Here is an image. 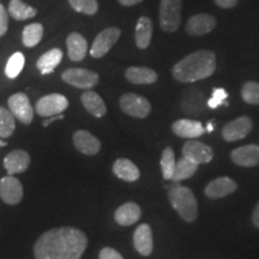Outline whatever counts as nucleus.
<instances>
[{"instance_id": "nucleus-1", "label": "nucleus", "mask_w": 259, "mask_h": 259, "mask_svg": "<svg viewBox=\"0 0 259 259\" xmlns=\"http://www.w3.org/2000/svg\"><path fill=\"white\" fill-rule=\"evenodd\" d=\"M88 246L85 233L74 227L45 232L34 245L35 259H80Z\"/></svg>"}, {"instance_id": "nucleus-2", "label": "nucleus", "mask_w": 259, "mask_h": 259, "mask_svg": "<svg viewBox=\"0 0 259 259\" xmlns=\"http://www.w3.org/2000/svg\"><path fill=\"white\" fill-rule=\"evenodd\" d=\"M215 70L216 54L209 50H199L178 61L171 69V74L178 82L193 83L208 78Z\"/></svg>"}, {"instance_id": "nucleus-3", "label": "nucleus", "mask_w": 259, "mask_h": 259, "mask_svg": "<svg viewBox=\"0 0 259 259\" xmlns=\"http://www.w3.org/2000/svg\"><path fill=\"white\" fill-rule=\"evenodd\" d=\"M168 199L173 209L187 223H192L198 218V202L189 187L176 185L168 192Z\"/></svg>"}, {"instance_id": "nucleus-4", "label": "nucleus", "mask_w": 259, "mask_h": 259, "mask_svg": "<svg viewBox=\"0 0 259 259\" xmlns=\"http://www.w3.org/2000/svg\"><path fill=\"white\" fill-rule=\"evenodd\" d=\"M181 0H161L160 27L166 32H176L180 27Z\"/></svg>"}, {"instance_id": "nucleus-5", "label": "nucleus", "mask_w": 259, "mask_h": 259, "mask_svg": "<svg viewBox=\"0 0 259 259\" xmlns=\"http://www.w3.org/2000/svg\"><path fill=\"white\" fill-rule=\"evenodd\" d=\"M119 106L126 114L138 119L147 118L151 112L150 102L145 97L134 93L124 94L119 100Z\"/></svg>"}, {"instance_id": "nucleus-6", "label": "nucleus", "mask_w": 259, "mask_h": 259, "mask_svg": "<svg viewBox=\"0 0 259 259\" xmlns=\"http://www.w3.org/2000/svg\"><path fill=\"white\" fill-rule=\"evenodd\" d=\"M69 107V100L61 94H50V95L42 96L36 103L35 111L38 115L48 116L59 115L66 111Z\"/></svg>"}, {"instance_id": "nucleus-7", "label": "nucleus", "mask_w": 259, "mask_h": 259, "mask_svg": "<svg viewBox=\"0 0 259 259\" xmlns=\"http://www.w3.org/2000/svg\"><path fill=\"white\" fill-rule=\"evenodd\" d=\"M61 78L65 83L78 89H92L100 80L99 74L85 69H69L64 71Z\"/></svg>"}, {"instance_id": "nucleus-8", "label": "nucleus", "mask_w": 259, "mask_h": 259, "mask_svg": "<svg viewBox=\"0 0 259 259\" xmlns=\"http://www.w3.org/2000/svg\"><path fill=\"white\" fill-rule=\"evenodd\" d=\"M120 35L121 30L115 27L107 28L105 30H102L97 35L92 48H90V56L95 58V59H100V58L105 57L111 51V48L116 44Z\"/></svg>"}, {"instance_id": "nucleus-9", "label": "nucleus", "mask_w": 259, "mask_h": 259, "mask_svg": "<svg viewBox=\"0 0 259 259\" xmlns=\"http://www.w3.org/2000/svg\"><path fill=\"white\" fill-rule=\"evenodd\" d=\"M181 111L190 116H198L204 112L205 105V97L202 90L198 88H187L181 94Z\"/></svg>"}, {"instance_id": "nucleus-10", "label": "nucleus", "mask_w": 259, "mask_h": 259, "mask_svg": "<svg viewBox=\"0 0 259 259\" xmlns=\"http://www.w3.org/2000/svg\"><path fill=\"white\" fill-rule=\"evenodd\" d=\"M10 112L22 124L29 125L34 119V108L30 105L29 97L24 93L14 94L8 100Z\"/></svg>"}, {"instance_id": "nucleus-11", "label": "nucleus", "mask_w": 259, "mask_h": 259, "mask_svg": "<svg viewBox=\"0 0 259 259\" xmlns=\"http://www.w3.org/2000/svg\"><path fill=\"white\" fill-rule=\"evenodd\" d=\"M253 127L250 116H239L234 120L227 122L222 128V137L226 142H236L250 135Z\"/></svg>"}, {"instance_id": "nucleus-12", "label": "nucleus", "mask_w": 259, "mask_h": 259, "mask_svg": "<svg viewBox=\"0 0 259 259\" xmlns=\"http://www.w3.org/2000/svg\"><path fill=\"white\" fill-rule=\"evenodd\" d=\"M23 186L17 178L6 176L0 180V198L9 205H16L23 198Z\"/></svg>"}, {"instance_id": "nucleus-13", "label": "nucleus", "mask_w": 259, "mask_h": 259, "mask_svg": "<svg viewBox=\"0 0 259 259\" xmlns=\"http://www.w3.org/2000/svg\"><path fill=\"white\" fill-rule=\"evenodd\" d=\"M183 156L192 160L198 164L209 163L213 158V151L211 147L198 141H187L181 149Z\"/></svg>"}, {"instance_id": "nucleus-14", "label": "nucleus", "mask_w": 259, "mask_h": 259, "mask_svg": "<svg viewBox=\"0 0 259 259\" xmlns=\"http://www.w3.org/2000/svg\"><path fill=\"white\" fill-rule=\"evenodd\" d=\"M216 18L208 14L194 15L191 17L186 23V32L191 36H203V35L209 34L215 29Z\"/></svg>"}, {"instance_id": "nucleus-15", "label": "nucleus", "mask_w": 259, "mask_h": 259, "mask_svg": "<svg viewBox=\"0 0 259 259\" xmlns=\"http://www.w3.org/2000/svg\"><path fill=\"white\" fill-rule=\"evenodd\" d=\"M238 189V184L229 177H220L210 181L206 185L204 193L209 199H220L234 193Z\"/></svg>"}, {"instance_id": "nucleus-16", "label": "nucleus", "mask_w": 259, "mask_h": 259, "mask_svg": "<svg viewBox=\"0 0 259 259\" xmlns=\"http://www.w3.org/2000/svg\"><path fill=\"white\" fill-rule=\"evenodd\" d=\"M231 160L236 166L255 167L259 164V145L247 144L234 149L231 153Z\"/></svg>"}, {"instance_id": "nucleus-17", "label": "nucleus", "mask_w": 259, "mask_h": 259, "mask_svg": "<svg viewBox=\"0 0 259 259\" xmlns=\"http://www.w3.org/2000/svg\"><path fill=\"white\" fill-rule=\"evenodd\" d=\"M134 246L136 251L141 255L148 257L153 253L154 250V239L151 227L143 223L139 225L134 233Z\"/></svg>"}, {"instance_id": "nucleus-18", "label": "nucleus", "mask_w": 259, "mask_h": 259, "mask_svg": "<svg viewBox=\"0 0 259 259\" xmlns=\"http://www.w3.org/2000/svg\"><path fill=\"white\" fill-rule=\"evenodd\" d=\"M73 145L84 155H96L101 150V142L85 130H78L73 135Z\"/></svg>"}, {"instance_id": "nucleus-19", "label": "nucleus", "mask_w": 259, "mask_h": 259, "mask_svg": "<svg viewBox=\"0 0 259 259\" xmlns=\"http://www.w3.org/2000/svg\"><path fill=\"white\" fill-rule=\"evenodd\" d=\"M30 164V155L25 150L17 149L11 151L4 158V168L10 176L23 173Z\"/></svg>"}, {"instance_id": "nucleus-20", "label": "nucleus", "mask_w": 259, "mask_h": 259, "mask_svg": "<svg viewBox=\"0 0 259 259\" xmlns=\"http://www.w3.org/2000/svg\"><path fill=\"white\" fill-rule=\"evenodd\" d=\"M171 131L178 137L193 139L205 134V127L200 121L192 120V119H180V120L173 122Z\"/></svg>"}, {"instance_id": "nucleus-21", "label": "nucleus", "mask_w": 259, "mask_h": 259, "mask_svg": "<svg viewBox=\"0 0 259 259\" xmlns=\"http://www.w3.org/2000/svg\"><path fill=\"white\" fill-rule=\"evenodd\" d=\"M142 216V209L137 203L128 202L122 204L115 210L114 220L119 226L128 227L139 221Z\"/></svg>"}, {"instance_id": "nucleus-22", "label": "nucleus", "mask_w": 259, "mask_h": 259, "mask_svg": "<svg viewBox=\"0 0 259 259\" xmlns=\"http://www.w3.org/2000/svg\"><path fill=\"white\" fill-rule=\"evenodd\" d=\"M67 54L72 61H82L88 52V42L79 32H71L66 38Z\"/></svg>"}, {"instance_id": "nucleus-23", "label": "nucleus", "mask_w": 259, "mask_h": 259, "mask_svg": "<svg viewBox=\"0 0 259 259\" xmlns=\"http://www.w3.org/2000/svg\"><path fill=\"white\" fill-rule=\"evenodd\" d=\"M125 78L130 83L143 85V84H153L157 80L158 76L153 69L144 66H130L125 71Z\"/></svg>"}, {"instance_id": "nucleus-24", "label": "nucleus", "mask_w": 259, "mask_h": 259, "mask_svg": "<svg viewBox=\"0 0 259 259\" xmlns=\"http://www.w3.org/2000/svg\"><path fill=\"white\" fill-rule=\"evenodd\" d=\"M113 173L119 179L127 181V183H135L141 177L138 167L128 158H118L113 164Z\"/></svg>"}, {"instance_id": "nucleus-25", "label": "nucleus", "mask_w": 259, "mask_h": 259, "mask_svg": "<svg viewBox=\"0 0 259 259\" xmlns=\"http://www.w3.org/2000/svg\"><path fill=\"white\" fill-rule=\"evenodd\" d=\"M153 31L154 25L151 19L145 17V16H142L138 19L135 32V41L139 50H145V48L149 47L151 38H153Z\"/></svg>"}, {"instance_id": "nucleus-26", "label": "nucleus", "mask_w": 259, "mask_h": 259, "mask_svg": "<svg viewBox=\"0 0 259 259\" xmlns=\"http://www.w3.org/2000/svg\"><path fill=\"white\" fill-rule=\"evenodd\" d=\"M80 101H82L84 108L95 118H102V116L106 115V103L97 93L92 92V90L83 93L82 96H80Z\"/></svg>"}, {"instance_id": "nucleus-27", "label": "nucleus", "mask_w": 259, "mask_h": 259, "mask_svg": "<svg viewBox=\"0 0 259 259\" xmlns=\"http://www.w3.org/2000/svg\"><path fill=\"white\" fill-rule=\"evenodd\" d=\"M63 56V51H60L59 48H53V50L42 54L36 63V66L40 70L41 74H50L53 72L58 65L60 64Z\"/></svg>"}, {"instance_id": "nucleus-28", "label": "nucleus", "mask_w": 259, "mask_h": 259, "mask_svg": "<svg viewBox=\"0 0 259 259\" xmlns=\"http://www.w3.org/2000/svg\"><path fill=\"white\" fill-rule=\"evenodd\" d=\"M198 166L199 164L196 163L194 161L183 156L177 162L176 169H174V174L171 180H173L174 183H179V181L190 179L191 177L194 176L197 169H198Z\"/></svg>"}, {"instance_id": "nucleus-29", "label": "nucleus", "mask_w": 259, "mask_h": 259, "mask_svg": "<svg viewBox=\"0 0 259 259\" xmlns=\"http://www.w3.org/2000/svg\"><path fill=\"white\" fill-rule=\"evenodd\" d=\"M37 10L24 4L22 0H11L9 4V15L16 21H25V19L35 17Z\"/></svg>"}, {"instance_id": "nucleus-30", "label": "nucleus", "mask_w": 259, "mask_h": 259, "mask_svg": "<svg viewBox=\"0 0 259 259\" xmlns=\"http://www.w3.org/2000/svg\"><path fill=\"white\" fill-rule=\"evenodd\" d=\"M44 36V27L40 23H31L27 25L22 35V41L25 47L31 48L40 44L41 38Z\"/></svg>"}, {"instance_id": "nucleus-31", "label": "nucleus", "mask_w": 259, "mask_h": 259, "mask_svg": "<svg viewBox=\"0 0 259 259\" xmlns=\"http://www.w3.org/2000/svg\"><path fill=\"white\" fill-rule=\"evenodd\" d=\"M161 171L162 176H163L164 180H171L174 174V169H176V155H174L173 149L170 147H167L163 149L161 155Z\"/></svg>"}, {"instance_id": "nucleus-32", "label": "nucleus", "mask_w": 259, "mask_h": 259, "mask_svg": "<svg viewBox=\"0 0 259 259\" xmlns=\"http://www.w3.org/2000/svg\"><path fill=\"white\" fill-rule=\"evenodd\" d=\"M15 119L10 109L0 107V138L11 137L16 128Z\"/></svg>"}, {"instance_id": "nucleus-33", "label": "nucleus", "mask_w": 259, "mask_h": 259, "mask_svg": "<svg viewBox=\"0 0 259 259\" xmlns=\"http://www.w3.org/2000/svg\"><path fill=\"white\" fill-rule=\"evenodd\" d=\"M24 63H25V58L21 52H17V53L12 54L5 67L6 77H9V78L11 79L18 77V74L22 72V70H23Z\"/></svg>"}, {"instance_id": "nucleus-34", "label": "nucleus", "mask_w": 259, "mask_h": 259, "mask_svg": "<svg viewBox=\"0 0 259 259\" xmlns=\"http://www.w3.org/2000/svg\"><path fill=\"white\" fill-rule=\"evenodd\" d=\"M242 100L248 105H259V83L248 80L241 88Z\"/></svg>"}, {"instance_id": "nucleus-35", "label": "nucleus", "mask_w": 259, "mask_h": 259, "mask_svg": "<svg viewBox=\"0 0 259 259\" xmlns=\"http://www.w3.org/2000/svg\"><path fill=\"white\" fill-rule=\"evenodd\" d=\"M69 4L74 11L88 16L95 15L99 10L97 0H69Z\"/></svg>"}, {"instance_id": "nucleus-36", "label": "nucleus", "mask_w": 259, "mask_h": 259, "mask_svg": "<svg viewBox=\"0 0 259 259\" xmlns=\"http://www.w3.org/2000/svg\"><path fill=\"white\" fill-rule=\"evenodd\" d=\"M228 97V94L223 88H218L212 92L211 97L209 99L208 101V107L209 108H218L219 106L221 105H226V100Z\"/></svg>"}, {"instance_id": "nucleus-37", "label": "nucleus", "mask_w": 259, "mask_h": 259, "mask_svg": "<svg viewBox=\"0 0 259 259\" xmlns=\"http://www.w3.org/2000/svg\"><path fill=\"white\" fill-rule=\"evenodd\" d=\"M9 29V15L3 4H0V36H4Z\"/></svg>"}, {"instance_id": "nucleus-38", "label": "nucleus", "mask_w": 259, "mask_h": 259, "mask_svg": "<svg viewBox=\"0 0 259 259\" xmlns=\"http://www.w3.org/2000/svg\"><path fill=\"white\" fill-rule=\"evenodd\" d=\"M99 259H124L118 251L112 247H103L99 253Z\"/></svg>"}, {"instance_id": "nucleus-39", "label": "nucleus", "mask_w": 259, "mask_h": 259, "mask_svg": "<svg viewBox=\"0 0 259 259\" xmlns=\"http://www.w3.org/2000/svg\"><path fill=\"white\" fill-rule=\"evenodd\" d=\"M213 2L221 9H232L238 4L239 0H213Z\"/></svg>"}, {"instance_id": "nucleus-40", "label": "nucleus", "mask_w": 259, "mask_h": 259, "mask_svg": "<svg viewBox=\"0 0 259 259\" xmlns=\"http://www.w3.org/2000/svg\"><path fill=\"white\" fill-rule=\"evenodd\" d=\"M252 223L255 228L259 229V202L255 204L253 212H252Z\"/></svg>"}, {"instance_id": "nucleus-41", "label": "nucleus", "mask_w": 259, "mask_h": 259, "mask_svg": "<svg viewBox=\"0 0 259 259\" xmlns=\"http://www.w3.org/2000/svg\"><path fill=\"white\" fill-rule=\"evenodd\" d=\"M61 119H64V115H63V114L48 116V119H45L44 122H42V125H44L45 127H47V126L50 125L51 122H53V121H56V120H61Z\"/></svg>"}, {"instance_id": "nucleus-42", "label": "nucleus", "mask_w": 259, "mask_h": 259, "mask_svg": "<svg viewBox=\"0 0 259 259\" xmlns=\"http://www.w3.org/2000/svg\"><path fill=\"white\" fill-rule=\"evenodd\" d=\"M118 2H119V4L122 6H134L136 4L142 3L143 0H118Z\"/></svg>"}, {"instance_id": "nucleus-43", "label": "nucleus", "mask_w": 259, "mask_h": 259, "mask_svg": "<svg viewBox=\"0 0 259 259\" xmlns=\"http://www.w3.org/2000/svg\"><path fill=\"white\" fill-rule=\"evenodd\" d=\"M212 130H213V126H212L211 124H209V125H208V127H206V131L211 132V131H212Z\"/></svg>"}, {"instance_id": "nucleus-44", "label": "nucleus", "mask_w": 259, "mask_h": 259, "mask_svg": "<svg viewBox=\"0 0 259 259\" xmlns=\"http://www.w3.org/2000/svg\"><path fill=\"white\" fill-rule=\"evenodd\" d=\"M6 145H8V143H6V142L2 141V139H0V147H6Z\"/></svg>"}]
</instances>
